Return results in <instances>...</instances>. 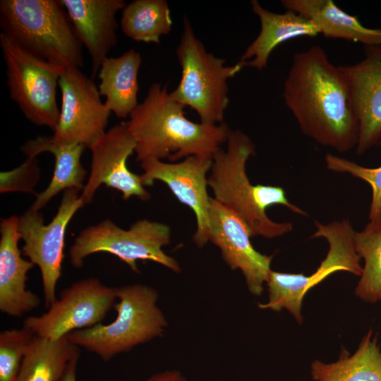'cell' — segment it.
<instances>
[{
  "label": "cell",
  "mask_w": 381,
  "mask_h": 381,
  "mask_svg": "<svg viewBox=\"0 0 381 381\" xmlns=\"http://www.w3.org/2000/svg\"><path fill=\"white\" fill-rule=\"evenodd\" d=\"M250 4L260 19V30L239 60L246 66L261 71L267 67L271 53L280 44L296 37L320 35L310 20L297 13L288 10L282 13H274L263 8L257 0H252Z\"/></svg>",
  "instance_id": "cell-19"
},
{
  "label": "cell",
  "mask_w": 381,
  "mask_h": 381,
  "mask_svg": "<svg viewBox=\"0 0 381 381\" xmlns=\"http://www.w3.org/2000/svg\"><path fill=\"white\" fill-rule=\"evenodd\" d=\"M341 68L359 124L356 152L362 155L381 141V46L365 47L360 61Z\"/></svg>",
  "instance_id": "cell-16"
},
{
  "label": "cell",
  "mask_w": 381,
  "mask_h": 381,
  "mask_svg": "<svg viewBox=\"0 0 381 381\" xmlns=\"http://www.w3.org/2000/svg\"><path fill=\"white\" fill-rule=\"evenodd\" d=\"M18 222L17 216L0 222V310L11 317H22L40 303V297L27 289L28 272L35 265L18 247Z\"/></svg>",
  "instance_id": "cell-18"
},
{
  "label": "cell",
  "mask_w": 381,
  "mask_h": 381,
  "mask_svg": "<svg viewBox=\"0 0 381 381\" xmlns=\"http://www.w3.org/2000/svg\"><path fill=\"white\" fill-rule=\"evenodd\" d=\"M115 292L119 301L114 306L117 315L112 322L99 323L67 335L72 344L104 361L161 337L168 325L157 305L158 292L153 287L133 284L115 287Z\"/></svg>",
  "instance_id": "cell-5"
},
{
  "label": "cell",
  "mask_w": 381,
  "mask_h": 381,
  "mask_svg": "<svg viewBox=\"0 0 381 381\" xmlns=\"http://www.w3.org/2000/svg\"><path fill=\"white\" fill-rule=\"evenodd\" d=\"M176 54L181 77L177 87L169 92L170 97L193 109L202 124L213 126L224 122L229 103L227 80L238 73L245 64L238 61L226 66L224 59L208 52L186 16Z\"/></svg>",
  "instance_id": "cell-6"
},
{
  "label": "cell",
  "mask_w": 381,
  "mask_h": 381,
  "mask_svg": "<svg viewBox=\"0 0 381 381\" xmlns=\"http://www.w3.org/2000/svg\"><path fill=\"white\" fill-rule=\"evenodd\" d=\"M183 104L174 100L167 85L153 83L144 100L129 116L128 128L135 141L137 160L168 158L175 162L189 156L212 157L226 142L225 122L209 126L188 119Z\"/></svg>",
  "instance_id": "cell-2"
},
{
  "label": "cell",
  "mask_w": 381,
  "mask_h": 381,
  "mask_svg": "<svg viewBox=\"0 0 381 381\" xmlns=\"http://www.w3.org/2000/svg\"><path fill=\"white\" fill-rule=\"evenodd\" d=\"M286 10L310 20L325 37L381 46V28H368L339 8L332 0H282Z\"/></svg>",
  "instance_id": "cell-21"
},
{
  "label": "cell",
  "mask_w": 381,
  "mask_h": 381,
  "mask_svg": "<svg viewBox=\"0 0 381 381\" xmlns=\"http://www.w3.org/2000/svg\"><path fill=\"white\" fill-rule=\"evenodd\" d=\"M380 144H381V141H380Z\"/></svg>",
  "instance_id": "cell-33"
},
{
  "label": "cell",
  "mask_w": 381,
  "mask_h": 381,
  "mask_svg": "<svg viewBox=\"0 0 381 381\" xmlns=\"http://www.w3.org/2000/svg\"><path fill=\"white\" fill-rule=\"evenodd\" d=\"M353 245L364 260L355 294L364 301L375 303L381 294V223L370 222L361 231H355Z\"/></svg>",
  "instance_id": "cell-26"
},
{
  "label": "cell",
  "mask_w": 381,
  "mask_h": 381,
  "mask_svg": "<svg viewBox=\"0 0 381 381\" xmlns=\"http://www.w3.org/2000/svg\"><path fill=\"white\" fill-rule=\"evenodd\" d=\"M39 177L40 168L36 157H27L17 168L1 172L0 192L34 193Z\"/></svg>",
  "instance_id": "cell-29"
},
{
  "label": "cell",
  "mask_w": 381,
  "mask_h": 381,
  "mask_svg": "<svg viewBox=\"0 0 381 381\" xmlns=\"http://www.w3.org/2000/svg\"><path fill=\"white\" fill-rule=\"evenodd\" d=\"M145 381H188L181 372L176 370H168L157 373Z\"/></svg>",
  "instance_id": "cell-30"
},
{
  "label": "cell",
  "mask_w": 381,
  "mask_h": 381,
  "mask_svg": "<svg viewBox=\"0 0 381 381\" xmlns=\"http://www.w3.org/2000/svg\"><path fill=\"white\" fill-rule=\"evenodd\" d=\"M283 97L304 135L339 152L356 147L359 124L346 78L322 47L294 55Z\"/></svg>",
  "instance_id": "cell-1"
},
{
  "label": "cell",
  "mask_w": 381,
  "mask_h": 381,
  "mask_svg": "<svg viewBox=\"0 0 381 381\" xmlns=\"http://www.w3.org/2000/svg\"><path fill=\"white\" fill-rule=\"evenodd\" d=\"M76 188L64 191L58 210L52 221L45 224L42 214L29 208L19 217L18 230L23 241L22 254L38 266L44 303L49 308L56 300V284L61 276L67 226L85 205Z\"/></svg>",
  "instance_id": "cell-10"
},
{
  "label": "cell",
  "mask_w": 381,
  "mask_h": 381,
  "mask_svg": "<svg viewBox=\"0 0 381 381\" xmlns=\"http://www.w3.org/2000/svg\"><path fill=\"white\" fill-rule=\"evenodd\" d=\"M0 27L17 46L42 60L83 66V44L61 0H1Z\"/></svg>",
  "instance_id": "cell-4"
},
{
  "label": "cell",
  "mask_w": 381,
  "mask_h": 381,
  "mask_svg": "<svg viewBox=\"0 0 381 381\" xmlns=\"http://www.w3.org/2000/svg\"><path fill=\"white\" fill-rule=\"evenodd\" d=\"M170 238V228L164 223L143 219L123 229L107 219L80 232L69 249V259L74 267L80 268L90 255L105 252L119 258L135 272H139L137 260L153 261L179 272V263L162 250Z\"/></svg>",
  "instance_id": "cell-7"
},
{
  "label": "cell",
  "mask_w": 381,
  "mask_h": 381,
  "mask_svg": "<svg viewBox=\"0 0 381 381\" xmlns=\"http://www.w3.org/2000/svg\"><path fill=\"white\" fill-rule=\"evenodd\" d=\"M316 231L312 237H322L329 243V250L320 266L309 276L271 270L266 284L268 301L259 303L261 309L289 311L298 323L306 294L331 274L345 271L360 276L363 267L353 245V230L348 219L334 221L327 224L315 222Z\"/></svg>",
  "instance_id": "cell-8"
},
{
  "label": "cell",
  "mask_w": 381,
  "mask_h": 381,
  "mask_svg": "<svg viewBox=\"0 0 381 381\" xmlns=\"http://www.w3.org/2000/svg\"><path fill=\"white\" fill-rule=\"evenodd\" d=\"M142 63L140 54L131 48L117 57H107L98 72V85L104 104L116 117L126 119L139 104L138 72Z\"/></svg>",
  "instance_id": "cell-22"
},
{
  "label": "cell",
  "mask_w": 381,
  "mask_h": 381,
  "mask_svg": "<svg viewBox=\"0 0 381 381\" xmlns=\"http://www.w3.org/2000/svg\"><path fill=\"white\" fill-rule=\"evenodd\" d=\"M326 167L339 173H346L367 182L372 189V200L369 211L370 222L381 223V166L369 168L351 160L329 153L325 157Z\"/></svg>",
  "instance_id": "cell-28"
},
{
  "label": "cell",
  "mask_w": 381,
  "mask_h": 381,
  "mask_svg": "<svg viewBox=\"0 0 381 381\" xmlns=\"http://www.w3.org/2000/svg\"><path fill=\"white\" fill-rule=\"evenodd\" d=\"M380 299H381V294H380Z\"/></svg>",
  "instance_id": "cell-32"
},
{
  "label": "cell",
  "mask_w": 381,
  "mask_h": 381,
  "mask_svg": "<svg viewBox=\"0 0 381 381\" xmlns=\"http://www.w3.org/2000/svg\"><path fill=\"white\" fill-rule=\"evenodd\" d=\"M209 219V241L219 248L222 259L232 270L242 272L250 292L260 295L272 270V256L257 251L244 222L213 198H210Z\"/></svg>",
  "instance_id": "cell-15"
},
{
  "label": "cell",
  "mask_w": 381,
  "mask_h": 381,
  "mask_svg": "<svg viewBox=\"0 0 381 381\" xmlns=\"http://www.w3.org/2000/svg\"><path fill=\"white\" fill-rule=\"evenodd\" d=\"M169 4L165 0H135L122 11L120 26L130 39L140 42L159 44L172 27Z\"/></svg>",
  "instance_id": "cell-25"
},
{
  "label": "cell",
  "mask_w": 381,
  "mask_h": 381,
  "mask_svg": "<svg viewBox=\"0 0 381 381\" xmlns=\"http://www.w3.org/2000/svg\"><path fill=\"white\" fill-rule=\"evenodd\" d=\"M86 147L80 144L53 142L49 136H39L28 140L21 147L27 157H37L42 152L52 153L55 159L53 176L47 187L39 194L30 208L40 211L59 192L68 188L83 190L87 172L81 163Z\"/></svg>",
  "instance_id": "cell-20"
},
{
  "label": "cell",
  "mask_w": 381,
  "mask_h": 381,
  "mask_svg": "<svg viewBox=\"0 0 381 381\" xmlns=\"http://www.w3.org/2000/svg\"><path fill=\"white\" fill-rule=\"evenodd\" d=\"M116 298L115 287L95 277L81 279L62 290L46 313L26 318L23 327L35 336L57 340L102 323L114 307Z\"/></svg>",
  "instance_id": "cell-11"
},
{
  "label": "cell",
  "mask_w": 381,
  "mask_h": 381,
  "mask_svg": "<svg viewBox=\"0 0 381 381\" xmlns=\"http://www.w3.org/2000/svg\"><path fill=\"white\" fill-rule=\"evenodd\" d=\"M11 99L33 124L56 129L60 109L56 88L64 67L42 60L0 34Z\"/></svg>",
  "instance_id": "cell-9"
},
{
  "label": "cell",
  "mask_w": 381,
  "mask_h": 381,
  "mask_svg": "<svg viewBox=\"0 0 381 381\" xmlns=\"http://www.w3.org/2000/svg\"><path fill=\"white\" fill-rule=\"evenodd\" d=\"M135 150V141L126 121L107 131L90 149V172L80 195L84 205L92 201L96 190L102 184L121 192L123 200L133 196L143 201L150 199V194L145 190L140 175L131 171L127 166V160Z\"/></svg>",
  "instance_id": "cell-14"
},
{
  "label": "cell",
  "mask_w": 381,
  "mask_h": 381,
  "mask_svg": "<svg viewBox=\"0 0 381 381\" xmlns=\"http://www.w3.org/2000/svg\"><path fill=\"white\" fill-rule=\"evenodd\" d=\"M61 106L50 139L80 144L90 150L105 134L111 111L101 99L98 86L76 66L64 67L59 80Z\"/></svg>",
  "instance_id": "cell-12"
},
{
  "label": "cell",
  "mask_w": 381,
  "mask_h": 381,
  "mask_svg": "<svg viewBox=\"0 0 381 381\" xmlns=\"http://www.w3.org/2000/svg\"><path fill=\"white\" fill-rule=\"evenodd\" d=\"M226 150L219 147L212 156L211 174L207 185L214 199L239 217L248 226L251 236H281L292 231L291 222H275L266 214V209L282 205L293 212L308 214L286 197L282 187L250 183L246 174V163L255 153L251 139L240 130H229Z\"/></svg>",
  "instance_id": "cell-3"
},
{
  "label": "cell",
  "mask_w": 381,
  "mask_h": 381,
  "mask_svg": "<svg viewBox=\"0 0 381 381\" xmlns=\"http://www.w3.org/2000/svg\"><path fill=\"white\" fill-rule=\"evenodd\" d=\"M310 375L315 381H381V348L376 337L370 330L353 354L342 349L335 362L314 361Z\"/></svg>",
  "instance_id": "cell-23"
},
{
  "label": "cell",
  "mask_w": 381,
  "mask_h": 381,
  "mask_svg": "<svg viewBox=\"0 0 381 381\" xmlns=\"http://www.w3.org/2000/svg\"><path fill=\"white\" fill-rule=\"evenodd\" d=\"M34 336L23 326L0 332V381H16Z\"/></svg>",
  "instance_id": "cell-27"
},
{
  "label": "cell",
  "mask_w": 381,
  "mask_h": 381,
  "mask_svg": "<svg viewBox=\"0 0 381 381\" xmlns=\"http://www.w3.org/2000/svg\"><path fill=\"white\" fill-rule=\"evenodd\" d=\"M80 356V347L65 336L51 340L34 336L16 381H61L71 361Z\"/></svg>",
  "instance_id": "cell-24"
},
{
  "label": "cell",
  "mask_w": 381,
  "mask_h": 381,
  "mask_svg": "<svg viewBox=\"0 0 381 381\" xmlns=\"http://www.w3.org/2000/svg\"><path fill=\"white\" fill-rule=\"evenodd\" d=\"M74 31L91 60V78L117 43L116 16L123 0H61Z\"/></svg>",
  "instance_id": "cell-17"
},
{
  "label": "cell",
  "mask_w": 381,
  "mask_h": 381,
  "mask_svg": "<svg viewBox=\"0 0 381 381\" xmlns=\"http://www.w3.org/2000/svg\"><path fill=\"white\" fill-rule=\"evenodd\" d=\"M212 157L189 156L179 162L166 163L150 159L141 162L144 186L155 181L164 182L181 203L192 209L196 218L193 241L202 248L209 241L210 198L207 194V174L211 169Z\"/></svg>",
  "instance_id": "cell-13"
},
{
  "label": "cell",
  "mask_w": 381,
  "mask_h": 381,
  "mask_svg": "<svg viewBox=\"0 0 381 381\" xmlns=\"http://www.w3.org/2000/svg\"><path fill=\"white\" fill-rule=\"evenodd\" d=\"M79 356L75 357L71 361L61 381H76L77 365Z\"/></svg>",
  "instance_id": "cell-31"
}]
</instances>
